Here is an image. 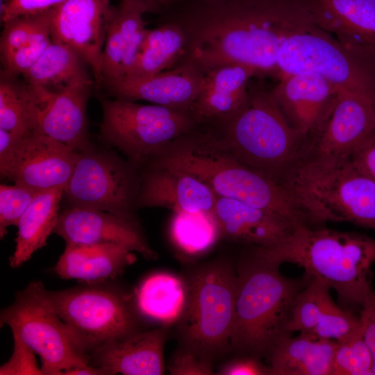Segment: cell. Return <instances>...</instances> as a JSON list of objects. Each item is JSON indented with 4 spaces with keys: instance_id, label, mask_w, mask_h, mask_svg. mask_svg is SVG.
Returning a JSON list of instances; mask_svg holds the SVG:
<instances>
[{
    "instance_id": "cell-1",
    "label": "cell",
    "mask_w": 375,
    "mask_h": 375,
    "mask_svg": "<svg viewBox=\"0 0 375 375\" xmlns=\"http://www.w3.org/2000/svg\"><path fill=\"white\" fill-rule=\"evenodd\" d=\"M185 35L181 63L203 74L241 64L279 78L278 56L292 35L314 26L304 0H199L174 19Z\"/></svg>"
},
{
    "instance_id": "cell-2",
    "label": "cell",
    "mask_w": 375,
    "mask_h": 375,
    "mask_svg": "<svg viewBox=\"0 0 375 375\" xmlns=\"http://www.w3.org/2000/svg\"><path fill=\"white\" fill-rule=\"evenodd\" d=\"M251 254L280 266L290 262L335 290L344 308H361L373 290L371 268L375 262V239L354 232L298 225L280 242L254 247Z\"/></svg>"
},
{
    "instance_id": "cell-3",
    "label": "cell",
    "mask_w": 375,
    "mask_h": 375,
    "mask_svg": "<svg viewBox=\"0 0 375 375\" xmlns=\"http://www.w3.org/2000/svg\"><path fill=\"white\" fill-rule=\"evenodd\" d=\"M153 163L195 176L218 197L238 200L308 224L280 183L243 162L212 133L192 131L172 142Z\"/></svg>"
},
{
    "instance_id": "cell-4",
    "label": "cell",
    "mask_w": 375,
    "mask_h": 375,
    "mask_svg": "<svg viewBox=\"0 0 375 375\" xmlns=\"http://www.w3.org/2000/svg\"><path fill=\"white\" fill-rule=\"evenodd\" d=\"M279 183L308 224L346 222L375 231V181L349 158L301 153Z\"/></svg>"
},
{
    "instance_id": "cell-5",
    "label": "cell",
    "mask_w": 375,
    "mask_h": 375,
    "mask_svg": "<svg viewBox=\"0 0 375 375\" xmlns=\"http://www.w3.org/2000/svg\"><path fill=\"white\" fill-rule=\"evenodd\" d=\"M231 349L242 356L267 357L282 339L290 336L288 324L298 294L308 283L283 276L279 266L253 255L237 272Z\"/></svg>"
},
{
    "instance_id": "cell-6",
    "label": "cell",
    "mask_w": 375,
    "mask_h": 375,
    "mask_svg": "<svg viewBox=\"0 0 375 375\" xmlns=\"http://www.w3.org/2000/svg\"><path fill=\"white\" fill-rule=\"evenodd\" d=\"M217 126L222 129L217 136L230 151L278 183L305 144L288 124L272 90L251 81L245 104Z\"/></svg>"
},
{
    "instance_id": "cell-7",
    "label": "cell",
    "mask_w": 375,
    "mask_h": 375,
    "mask_svg": "<svg viewBox=\"0 0 375 375\" xmlns=\"http://www.w3.org/2000/svg\"><path fill=\"white\" fill-rule=\"evenodd\" d=\"M237 272L217 261L194 272L180 322L185 347L210 360L231 349Z\"/></svg>"
},
{
    "instance_id": "cell-8",
    "label": "cell",
    "mask_w": 375,
    "mask_h": 375,
    "mask_svg": "<svg viewBox=\"0 0 375 375\" xmlns=\"http://www.w3.org/2000/svg\"><path fill=\"white\" fill-rule=\"evenodd\" d=\"M99 140L117 148L140 170L197 125L187 112L161 106L100 97Z\"/></svg>"
},
{
    "instance_id": "cell-9",
    "label": "cell",
    "mask_w": 375,
    "mask_h": 375,
    "mask_svg": "<svg viewBox=\"0 0 375 375\" xmlns=\"http://www.w3.org/2000/svg\"><path fill=\"white\" fill-rule=\"evenodd\" d=\"M45 295L88 356L106 342L141 331L140 313L131 296L119 289L96 283L46 290Z\"/></svg>"
},
{
    "instance_id": "cell-10",
    "label": "cell",
    "mask_w": 375,
    "mask_h": 375,
    "mask_svg": "<svg viewBox=\"0 0 375 375\" xmlns=\"http://www.w3.org/2000/svg\"><path fill=\"white\" fill-rule=\"evenodd\" d=\"M40 281L30 283L0 315L1 326L29 347L41 360L45 375H62L66 370L90 365L67 324L53 308Z\"/></svg>"
},
{
    "instance_id": "cell-11",
    "label": "cell",
    "mask_w": 375,
    "mask_h": 375,
    "mask_svg": "<svg viewBox=\"0 0 375 375\" xmlns=\"http://www.w3.org/2000/svg\"><path fill=\"white\" fill-rule=\"evenodd\" d=\"M141 170L108 147L77 151L64 195L70 207L108 212L137 221Z\"/></svg>"
},
{
    "instance_id": "cell-12",
    "label": "cell",
    "mask_w": 375,
    "mask_h": 375,
    "mask_svg": "<svg viewBox=\"0 0 375 375\" xmlns=\"http://www.w3.org/2000/svg\"><path fill=\"white\" fill-rule=\"evenodd\" d=\"M278 67L280 77L306 72L317 73L336 86L375 103V71L317 25L286 40L279 51Z\"/></svg>"
},
{
    "instance_id": "cell-13",
    "label": "cell",
    "mask_w": 375,
    "mask_h": 375,
    "mask_svg": "<svg viewBox=\"0 0 375 375\" xmlns=\"http://www.w3.org/2000/svg\"><path fill=\"white\" fill-rule=\"evenodd\" d=\"M26 85L35 106V133L76 151H85L95 146L90 139L87 115L88 102L95 88L93 78L76 81L59 91Z\"/></svg>"
},
{
    "instance_id": "cell-14",
    "label": "cell",
    "mask_w": 375,
    "mask_h": 375,
    "mask_svg": "<svg viewBox=\"0 0 375 375\" xmlns=\"http://www.w3.org/2000/svg\"><path fill=\"white\" fill-rule=\"evenodd\" d=\"M109 0H66L53 10L51 36L72 49L102 85V54L113 12Z\"/></svg>"
},
{
    "instance_id": "cell-15",
    "label": "cell",
    "mask_w": 375,
    "mask_h": 375,
    "mask_svg": "<svg viewBox=\"0 0 375 375\" xmlns=\"http://www.w3.org/2000/svg\"><path fill=\"white\" fill-rule=\"evenodd\" d=\"M334 105L317 133L305 142L303 153L349 158L375 136V103L338 87Z\"/></svg>"
},
{
    "instance_id": "cell-16",
    "label": "cell",
    "mask_w": 375,
    "mask_h": 375,
    "mask_svg": "<svg viewBox=\"0 0 375 375\" xmlns=\"http://www.w3.org/2000/svg\"><path fill=\"white\" fill-rule=\"evenodd\" d=\"M315 24L375 71V0H304Z\"/></svg>"
},
{
    "instance_id": "cell-17",
    "label": "cell",
    "mask_w": 375,
    "mask_h": 375,
    "mask_svg": "<svg viewBox=\"0 0 375 375\" xmlns=\"http://www.w3.org/2000/svg\"><path fill=\"white\" fill-rule=\"evenodd\" d=\"M338 89L322 75L306 72L282 75L271 90L288 124L306 142L328 116Z\"/></svg>"
},
{
    "instance_id": "cell-18",
    "label": "cell",
    "mask_w": 375,
    "mask_h": 375,
    "mask_svg": "<svg viewBox=\"0 0 375 375\" xmlns=\"http://www.w3.org/2000/svg\"><path fill=\"white\" fill-rule=\"evenodd\" d=\"M77 151L44 135L20 138L6 178L41 192L67 185Z\"/></svg>"
},
{
    "instance_id": "cell-19",
    "label": "cell",
    "mask_w": 375,
    "mask_h": 375,
    "mask_svg": "<svg viewBox=\"0 0 375 375\" xmlns=\"http://www.w3.org/2000/svg\"><path fill=\"white\" fill-rule=\"evenodd\" d=\"M53 233L66 243L117 244L147 260L156 257L137 221L105 211L69 206L59 213Z\"/></svg>"
},
{
    "instance_id": "cell-20",
    "label": "cell",
    "mask_w": 375,
    "mask_h": 375,
    "mask_svg": "<svg viewBox=\"0 0 375 375\" xmlns=\"http://www.w3.org/2000/svg\"><path fill=\"white\" fill-rule=\"evenodd\" d=\"M217 196L188 172L153 163L141 170L136 208H165L176 212L212 211Z\"/></svg>"
},
{
    "instance_id": "cell-21",
    "label": "cell",
    "mask_w": 375,
    "mask_h": 375,
    "mask_svg": "<svg viewBox=\"0 0 375 375\" xmlns=\"http://www.w3.org/2000/svg\"><path fill=\"white\" fill-rule=\"evenodd\" d=\"M203 77L194 66L183 62L148 76H127L106 90L115 99L147 101L190 114Z\"/></svg>"
},
{
    "instance_id": "cell-22",
    "label": "cell",
    "mask_w": 375,
    "mask_h": 375,
    "mask_svg": "<svg viewBox=\"0 0 375 375\" xmlns=\"http://www.w3.org/2000/svg\"><path fill=\"white\" fill-rule=\"evenodd\" d=\"M153 12L140 0H119L114 6L102 54L101 88L108 90L127 76L146 29L144 15Z\"/></svg>"
},
{
    "instance_id": "cell-23",
    "label": "cell",
    "mask_w": 375,
    "mask_h": 375,
    "mask_svg": "<svg viewBox=\"0 0 375 375\" xmlns=\"http://www.w3.org/2000/svg\"><path fill=\"white\" fill-rule=\"evenodd\" d=\"M165 326L136 332L106 342L90 354V365L106 369L110 375H161L165 372Z\"/></svg>"
},
{
    "instance_id": "cell-24",
    "label": "cell",
    "mask_w": 375,
    "mask_h": 375,
    "mask_svg": "<svg viewBox=\"0 0 375 375\" xmlns=\"http://www.w3.org/2000/svg\"><path fill=\"white\" fill-rule=\"evenodd\" d=\"M222 235L254 247H269L283 240L303 223L242 201L217 197L213 209Z\"/></svg>"
},
{
    "instance_id": "cell-25",
    "label": "cell",
    "mask_w": 375,
    "mask_h": 375,
    "mask_svg": "<svg viewBox=\"0 0 375 375\" xmlns=\"http://www.w3.org/2000/svg\"><path fill=\"white\" fill-rule=\"evenodd\" d=\"M201 92L190 111L197 124L218 125L235 114L247 102L251 79L258 76L256 70L232 64L204 74Z\"/></svg>"
},
{
    "instance_id": "cell-26",
    "label": "cell",
    "mask_w": 375,
    "mask_h": 375,
    "mask_svg": "<svg viewBox=\"0 0 375 375\" xmlns=\"http://www.w3.org/2000/svg\"><path fill=\"white\" fill-rule=\"evenodd\" d=\"M135 260L134 251L117 244L66 243L53 272L63 279L101 283L120 275Z\"/></svg>"
},
{
    "instance_id": "cell-27",
    "label": "cell",
    "mask_w": 375,
    "mask_h": 375,
    "mask_svg": "<svg viewBox=\"0 0 375 375\" xmlns=\"http://www.w3.org/2000/svg\"><path fill=\"white\" fill-rule=\"evenodd\" d=\"M338 342L308 334L288 336L267 356L272 375H331Z\"/></svg>"
},
{
    "instance_id": "cell-28",
    "label": "cell",
    "mask_w": 375,
    "mask_h": 375,
    "mask_svg": "<svg viewBox=\"0 0 375 375\" xmlns=\"http://www.w3.org/2000/svg\"><path fill=\"white\" fill-rule=\"evenodd\" d=\"M64 190V188H56L35 195L17 226L15 248L10 258L12 268L21 267L36 251L47 245L58 222Z\"/></svg>"
},
{
    "instance_id": "cell-29",
    "label": "cell",
    "mask_w": 375,
    "mask_h": 375,
    "mask_svg": "<svg viewBox=\"0 0 375 375\" xmlns=\"http://www.w3.org/2000/svg\"><path fill=\"white\" fill-rule=\"evenodd\" d=\"M185 281L164 272L153 274L135 292V305L143 317L168 326L178 322L186 301Z\"/></svg>"
},
{
    "instance_id": "cell-30",
    "label": "cell",
    "mask_w": 375,
    "mask_h": 375,
    "mask_svg": "<svg viewBox=\"0 0 375 375\" xmlns=\"http://www.w3.org/2000/svg\"><path fill=\"white\" fill-rule=\"evenodd\" d=\"M185 42L182 27L174 20L146 28L135 62L126 77L148 76L175 67L184 56Z\"/></svg>"
},
{
    "instance_id": "cell-31",
    "label": "cell",
    "mask_w": 375,
    "mask_h": 375,
    "mask_svg": "<svg viewBox=\"0 0 375 375\" xmlns=\"http://www.w3.org/2000/svg\"><path fill=\"white\" fill-rule=\"evenodd\" d=\"M85 65L72 49L51 38L40 58L22 76L28 85L59 91L76 81L91 78Z\"/></svg>"
},
{
    "instance_id": "cell-32",
    "label": "cell",
    "mask_w": 375,
    "mask_h": 375,
    "mask_svg": "<svg viewBox=\"0 0 375 375\" xmlns=\"http://www.w3.org/2000/svg\"><path fill=\"white\" fill-rule=\"evenodd\" d=\"M169 233L175 247L190 256L208 251L222 235L213 210L173 212Z\"/></svg>"
},
{
    "instance_id": "cell-33",
    "label": "cell",
    "mask_w": 375,
    "mask_h": 375,
    "mask_svg": "<svg viewBox=\"0 0 375 375\" xmlns=\"http://www.w3.org/2000/svg\"><path fill=\"white\" fill-rule=\"evenodd\" d=\"M0 128L20 137L35 132L36 110L24 81L1 75Z\"/></svg>"
},
{
    "instance_id": "cell-34",
    "label": "cell",
    "mask_w": 375,
    "mask_h": 375,
    "mask_svg": "<svg viewBox=\"0 0 375 375\" xmlns=\"http://www.w3.org/2000/svg\"><path fill=\"white\" fill-rule=\"evenodd\" d=\"M330 289L317 279L310 280L294 302L288 324V331L290 334L296 331L308 334L313 330L334 302L330 295Z\"/></svg>"
},
{
    "instance_id": "cell-35",
    "label": "cell",
    "mask_w": 375,
    "mask_h": 375,
    "mask_svg": "<svg viewBox=\"0 0 375 375\" xmlns=\"http://www.w3.org/2000/svg\"><path fill=\"white\" fill-rule=\"evenodd\" d=\"M52 12L53 10L19 16L2 23L1 56L40 38L51 35Z\"/></svg>"
},
{
    "instance_id": "cell-36",
    "label": "cell",
    "mask_w": 375,
    "mask_h": 375,
    "mask_svg": "<svg viewBox=\"0 0 375 375\" xmlns=\"http://www.w3.org/2000/svg\"><path fill=\"white\" fill-rule=\"evenodd\" d=\"M373 360L361 330L350 339L338 343L331 375H372Z\"/></svg>"
},
{
    "instance_id": "cell-37",
    "label": "cell",
    "mask_w": 375,
    "mask_h": 375,
    "mask_svg": "<svg viewBox=\"0 0 375 375\" xmlns=\"http://www.w3.org/2000/svg\"><path fill=\"white\" fill-rule=\"evenodd\" d=\"M360 330L359 316L333 302L308 335L340 343L353 337Z\"/></svg>"
},
{
    "instance_id": "cell-38",
    "label": "cell",
    "mask_w": 375,
    "mask_h": 375,
    "mask_svg": "<svg viewBox=\"0 0 375 375\" xmlns=\"http://www.w3.org/2000/svg\"><path fill=\"white\" fill-rule=\"evenodd\" d=\"M33 189L15 183L0 185V238L7 233V228L18 222L38 193Z\"/></svg>"
},
{
    "instance_id": "cell-39",
    "label": "cell",
    "mask_w": 375,
    "mask_h": 375,
    "mask_svg": "<svg viewBox=\"0 0 375 375\" xmlns=\"http://www.w3.org/2000/svg\"><path fill=\"white\" fill-rule=\"evenodd\" d=\"M51 42V35L44 36L1 56V75L22 76L36 62Z\"/></svg>"
},
{
    "instance_id": "cell-40",
    "label": "cell",
    "mask_w": 375,
    "mask_h": 375,
    "mask_svg": "<svg viewBox=\"0 0 375 375\" xmlns=\"http://www.w3.org/2000/svg\"><path fill=\"white\" fill-rule=\"evenodd\" d=\"M13 351L10 359L0 367L1 375H41L35 352L17 337L13 336Z\"/></svg>"
},
{
    "instance_id": "cell-41",
    "label": "cell",
    "mask_w": 375,
    "mask_h": 375,
    "mask_svg": "<svg viewBox=\"0 0 375 375\" xmlns=\"http://www.w3.org/2000/svg\"><path fill=\"white\" fill-rule=\"evenodd\" d=\"M172 375H211L215 372L211 360L187 348L176 351L167 365Z\"/></svg>"
},
{
    "instance_id": "cell-42",
    "label": "cell",
    "mask_w": 375,
    "mask_h": 375,
    "mask_svg": "<svg viewBox=\"0 0 375 375\" xmlns=\"http://www.w3.org/2000/svg\"><path fill=\"white\" fill-rule=\"evenodd\" d=\"M66 0H7L1 6V20L3 23L19 16L51 10Z\"/></svg>"
},
{
    "instance_id": "cell-43",
    "label": "cell",
    "mask_w": 375,
    "mask_h": 375,
    "mask_svg": "<svg viewBox=\"0 0 375 375\" xmlns=\"http://www.w3.org/2000/svg\"><path fill=\"white\" fill-rule=\"evenodd\" d=\"M359 318L362 335L373 360L372 375H375V292L373 290L362 304Z\"/></svg>"
},
{
    "instance_id": "cell-44",
    "label": "cell",
    "mask_w": 375,
    "mask_h": 375,
    "mask_svg": "<svg viewBox=\"0 0 375 375\" xmlns=\"http://www.w3.org/2000/svg\"><path fill=\"white\" fill-rule=\"evenodd\" d=\"M217 374L221 375H272L269 365H264L260 358L243 356L225 363Z\"/></svg>"
},
{
    "instance_id": "cell-45",
    "label": "cell",
    "mask_w": 375,
    "mask_h": 375,
    "mask_svg": "<svg viewBox=\"0 0 375 375\" xmlns=\"http://www.w3.org/2000/svg\"><path fill=\"white\" fill-rule=\"evenodd\" d=\"M21 138L22 137L0 128V175L1 178L7 177Z\"/></svg>"
},
{
    "instance_id": "cell-46",
    "label": "cell",
    "mask_w": 375,
    "mask_h": 375,
    "mask_svg": "<svg viewBox=\"0 0 375 375\" xmlns=\"http://www.w3.org/2000/svg\"><path fill=\"white\" fill-rule=\"evenodd\" d=\"M349 158L360 170L375 181V136L353 153Z\"/></svg>"
},
{
    "instance_id": "cell-47",
    "label": "cell",
    "mask_w": 375,
    "mask_h": 375,
    "mask_svg": "<svg viewBox=\"0 0 375 375\" xmlns=\"http://www.w3.org/2000/svg\"><path fill=\"white\" fill-rule=\"evenodd\" d=\"M62 375H110V373L103 367L88 365L66 370Z\"/></svg>"
},
{
    "instance_id": "cell-48",
    "label": "cell",
    "mask_w": 375,
    "mask_h": 375,
    "mask_svg": "<svg viewBox=\"0 0 375 375\" xmlns=\"http://www.w3.org/2000/svg\"><path fill=\"white\" fill-rule=\"evenodd\" d=\"M150 5L155 12L160 10V8L168 7L176 3L178 0H140Z\"/></svg>"
}]
</instances>
